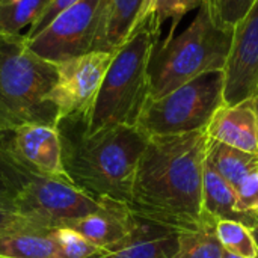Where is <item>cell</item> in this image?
Masks as SVG:
<instances>
[{
    "mask_svg": "<svg viewBox=\"0 0 258 258\" xmlns=\"http://www.w3.org/2000/svg\"><path fill=\"white\" fill-rule=\"evenodd\" d=\"M206 163L236 189L246 175L258 171V154L237 150L209 138Z\"/></svg>",
    "mask_w": 258,
    "mask_h": 258,
    "instance_id": "cell-17",
    "label": "cell"
},
{
    "mask_svg": "<svg viewBox=\"0 0 258 258\" xmlns=\"http://www.w3.org/2000/svg\"><path fill=\"white\" fill-rule=\"evenodd\" d=\"M203 3L204 0H153L148 18L157 32H162V26L171 20L168 36H172L183 17L194 9H200Z\"/></svg>",
    "mask_w": 258,
    "mask_h": 258,
    "instance_id": "cell-23",
    "label": "cell"
},
{
    "mask_svg": "<svg viewBox=\"0 0 258 258\" xmlns=\"http://www.w3.org/2000/svg\"><path fill=\"white\" fill-rule=\"evenodd\" d=\"M107 201L89 195L71 181L32 174L14 201V209L51 230L103 210Z\"/></svg>",
    "mask_w": 258,
    "mask_h": 258,
    "instance_id": "cell-7",
    "label": "cell"
},
{
    "mask_svg": "<svg viewBox=\"0 0 258 258\" xmlns=\"http://www.w3.org/2000/svg\"><path fill=\"white\" fill-rule=\"evenodd\" d=\"M51 237L56 243L59 258H98L106 254L88 239L68 227L51 228Z\"/></svg>",
    "mask_w": 258,
    "mask_h": 258,
    "instance_id": "cell-24",
    "label": "cell"
},
{
    "mask_svg": "<svg viewBox=\"0 0 258 258\" xmlns=\"http://www.w3.org/2000/svg\"><path fill=\"white\" fill-rule=\"evenodd\" d=\"M177 248V230L138 216L132 234L98 258H172Z\"/></svg>",
    "mask_w": 258,
    "mask_h": 258,
    "instance_id": "cell-14",
    "label": "cell"
},
{
    "mask_svg": "<svg viewBox=\"0 0 258 258\" xmlns=\"http://www.w3.org/2000/svg\"><path fill=\"white\" fill-rule=\"evenodd\" d=\"M257 103H258V100H257Z\"/></svg>",
    "mask_w": 258,
    "mask_h": 258,
    "instance_id": "cell-32",
    "label": "cell"
},
{
    "mask_svg": "<svg viewBox=\"0 0 258 258\" xmlns=\"http://www.w3.org/2000/svg\"><path fill=\"white\" fill-rule=\"evenodd\" d=\"M17 230H36L48 231V228L39 225L38 222L17 213L12 206L0 203V233L3 231H17Z\"/></svg>",
    "mask_w": 258,
    "mask_h": 258,
    "instance_id": "cell-27",
    "label": "cell"
},
{
    "mask_svg": "<svg viewBox=\"0 0 258 258\" xmlns=\"http://www.w3.org/2000/svg\"><path fill=\"white\" fill-rule=\"evenodd\" d=\"M224 71H215L203 74L160 98L148 100L136 127L148 138L204 130L224 104Z\"/></svg>",
    "mask_w": 258,
    "mask_h": 258,
    "instance_id": "cell-6",
    "label": "cell"
},
{
    "mask_svg": "<svg viewBox=\"0 0 258 258\" xmlns=\"http://www.w3.org/2000/svg\"><path fill=\"white\" fill-rule=\"evenodd\" d=\"M8 147L32 174L71 181L63 165L60 127L47 124L21 125L12 132V141Z\"/></svg>",
    "mask_w": 258,
    "mask_h": 258,
    "instance_id": "cell-11",
    "label": "cell"
},
{
    "mask_svg": "<svg viewBox=\"0 0 258 258\" xmlns=\"http://www.w3.org/2000/svg\"><path fill=\"white\" fill-rule=\"evenodd\" d=\"M106 3L107 0H80L27 41L29 48L53 63L97 51Z\"/></svg>",
    "mask_w": 258,
    "mask_h": 258,
    "instance_id": "cell-8",
    "label": "cell"
},
{
    "mask_svg": "<svg viewBox=\"0 0 258 258\" xmlns=\"http://www.w3.org/2000/svg\"><path fill=\"white\" fill-rule=\"evenodd\" d=\"M0 258H6V257H0Z\"/></svg>",
    "mask_w": 258,
    "mask_h": 258,
    "instance_id": "cell-31",
    "label": "cell"
},
{
    "mask_svg": "<svg viewBox=\"0 0 258 258\" xmlns=\"http://www.w3.org/2000/svg\"><path fill=\"white\" fill-rule=\"evenodd\" d=\"M147 144L148 136L128 125L82 133L76 144L62 136L63 165L71 181L89 195L130 204L135 175Z\"/></svg>",
    "mask_w": 258,
    "mask_h": 258,
    "instance_id": "cell-2",
    "label": "cell"
},
{
    "mask_svg": "<svg viewBox=\"0 0 258 258\" xmlns=\"http://www.w3.org/2000/svg\"><path fill=\"white\" fill-rule=\"evenodd\" d=\"M206 132L218 142L258 154L257 100L248 98L237 104H222L212 116Z\"/></svg>",
    "mask_w": 258,
    "mask_h": 258,
    "instance_id": "cell-12",
    "label": "cell"
},
{
    "mask_svg": "<svg viewBox=\"0 0 258 258\" xmlns=\"http://www.w3.org/2000/svg\"><path fill=\"white\" fill-rule=\"evenodd\" d=\"M234 190L236 210L242 215L258 216V171L246 175Z\"/></svg>",
    "mask_w": 258,
    "mask_h": 258,
    "instance_id": "cell-25",
    "label": "cell"
},
{
    "mask_svg": "<svg viewBox=\"0 0 258 258\" xmlns=\"http://www.w3.org/2000/svg\"><path fill=\"white\" fill-rule=\"evenodd\" d=\"M216 237L224 251L243 258H258V245L249 227L234 221H218Z\"/></svg>",
    "mask_w": 258,
    "mask_h": 258,
    "instance_id": "cell-22",
    "label": "cell"
},
{
    "mask_svg": "<svg viewBox=\"0 0 258 258\" xmlns=\"http://www.w3.org/2000/svg\"><path fill=\"white\" fill-rule=\"evenodd\" d=\"M51 230H17L0 233V257L59 258Z\"/></svg>",
    "mask_w": 258,
    "mask_h": 258,
    "instance_id": "cell-18",
    "label": "cell"
},
{
    "mask_svg": "<svg viewBox=\"0 0 258 258\" xmlns=\"http://www.w3.org/2000/svg\"><path fill=\"white\" fill-rule=\"evenodd\" d=\"M138 216L132 212L128 204L109 200L103 210L73 221L65 227L77 231L91 243L107 252L132 234Z\"/></svg>",
    "mask_w": 258,
    "mask_h": 258,
    "instance_id": "cell-13",
    "label": "cell"
},
{
    "mask_svg": "<svg viewBox=\"0 0 258 258\" xmlns=\"http://www.w3.org/2000/svg\"><path fill=\"white\" fill-rule=\"evenodd\" d=\"M159 42L160 32L147 18L113 53L95 103L83 122V135L116 125H138L150 100L148 67Z\"/></svg>",
    "mask_w": 258,
    "mask_h": 258,
    "instance_id": "cell-5",
    "label": "cell"
},
{
    "mask_svg": "<svg viewBox=\"0 0 258 258\" xmlns=\"http://www.w3.org/2000/svg\"><path fill=\"white\" fill-rule=\"evenodd\" d=\"M113 53L91 51L57 65V82L51 91V101L63 121L85 122L101 88Z\"/></svg>",
    "mask_w": 258,
    "mask_h": 258,
    "instance_id": "cell-9",
    "label": "cell"
},
{
    "mask_svg": "<svg viewBox=\"0 0 258 258\" xmlns=\"http://www.w3.org/2000/svg\"><path fill=\"white\" fill-rule=\"evenodd\" d=\"M153 0H107L97 51L115 53L148 18Z\"/></svg>",
    "mask_w": 258,
    "mask_h": 258,
    "instance_id": "cell-15",
    "label": "cell"
},
{
    "mask_svg": "<svg viewBox=\"0 0 258 258\" xmlns=\"http://www.w3.org/2000/svg\"><path fill=\"white\" fill-rule=\"evenodd\" d=\"M216 222L201 215L198 228L178 231V248L172 258H222L224 249L215 233Z\"/></svg>",
    "mask_w": 258,
    "mask_h": 258,
    "instance_id": "cell-19",
    "label": "cell"
},
{
    "mask_svg": "<svg viewBox=\"0 0 258 258\" xmlns=\"http://www.w3.org/2000/svg\"><path fill=\"white\" fill-rule=\"evenodd\" d=\"M203 215L215 221L240 222L251 230L258 225V216L242 215L236 210V190L207 163L203 181Z\"/></svg>",
    "mask_w": 258,
    "mask_h": 258,
    "instance_id": "cell-16",
    "label": "cell"
},
{
    "mask_svg": "<svg viewBox=\"0 0 258 258\" xmlns=\"http://www.w3.org/2000/svg\"><path fill=\"white\" fill-rule=\"evenodd\" d=\"M80 0H50V3L47 5V8L42 11V14L35 20V23L29 27L27 33L24 35L27 41L33 39L38 33H41L57 15H60L62 12H65L67 9H70L71 6H74L76 3H79Z\"/></svg>",
    "mask_w": 258,
    "mask_h": 258,
    "instance_id": "cell-28",
    "label": "cell"
},
{
    "mask_svg": "<svg viewBox=\"0 0 258 258\" xmlns=\"http://www.w3.org/2000/svg\"><path fill=\"white\" fill-rule=\"evenodd\" d=\"M234 27L219 21L210 0H204L194 21L180 33L166 36L151 54L150 100L160 98L207 73L224 71Z\"/></svg>",
    "mask_w": 258,
    "mask_h": 258,
    "instance_id": "cell-3",
    "label": "cell"
},
{
    "mask_svg": "<svg viewBox=\"0 0 258 258\" xmlns=\"http://www.w3.org/2000/svg\"><path fill=\"white\" fill-rule=\"evenodd\" d=\"M57 65L33 53L24 35L0 33V139L26 124L60 127L50 95Z\"/></svg>",
    "mask_w": 258,
    "mask_h": 258,
    "instance_id": "cell-4",
    "label": "cell"
},
{
    "mask_svg": "<svg viewBox=\"0 0 258 258\" xmlns=\"http://www.w3.org/2000/svg\"><path fill=\"white\" fill-rule=\"evenodd\" d=\"M224 77V104L258 100V0L234 26Z\"/></svg>",
    "mask_w": 258,
    "mask_h": 258,
    "instance_id": "cell-10",
    "label": "cell"
},
{
    "mask_svg": "<svg viewBox=\"0 0 258 258\" xmlns=\"http://www.w3.org/2000/svg\"><path fill=\"white\" fill-rule=\"evenodd\" d=\"M252 233H254V237H255V240H257V245H258V225L255 228H252Z\"/></svg>",
    "mask_w": 258,
    "mask_h": 258,
    "instance_id": "cell-30",
    "label": "cell"
},
{
    "mask_svg": "<svg viewBox=\"0 0 258 258\" xmlns=\"http://www.w3.org/2000/svg\"><path fill=\"white\" fill-rule=\"evenodd\" d=\"M30 177L32 172L23 166L9 147L0 141V203L14 207V201Z\"/></svg>",
    "mask_w": 258,
    "mask_h": 258,
    "instance_id": "cell-21",
    "label": "cell"
},
{
    "mask_svg": "<svg viewBox=\"0 0 258 258\" xmlns=\"http://www.w3.org/2000/svg\"><path fill=\"white\" fill-rule=\"evenodd\" d=\"M222 258H243V257H239V255H234V254H230V252L224 251V252H222Z\"/></svg>",
    "mask_w": 258,
    "mask_h": 258,
    "instance_id": "cell-29",
    "label": "cell"
},
{
    "mask_svg": "<svg viewBox=\"0 0 258 258\" xmlns=\"http://www.w3.org/2000/svg\"><path fill=\"white\" fill-rule=\"evenodd\" d=\"M210 3L219 21L234 27L248 14L255 0H210Z\"/></svg>",
    "mask_w": 258,
    "mask_h": 258,
    "instance_id": "cell-26",
    "label": "cell"
},
{
    "mask_svg": "<svg viewBox=\"0 0 258 258\" xmlns=\"http://www.w3.org/2000/svg\"><path fill=\"white\" fill-rule=\"evenodd\" d=\"M50 0H0V33L18 35L32 26Z\"/></svg>",
    "mask_w": 258,
    "mask_h": 258,
    "instance_id": "cell-20",
    "label": "cell"
},
{
    "mask_svg": "<svg viewBox=\"0 0 258 258\" xmlns=\"http://www.w3.org/2000/svg\"><path fill=\"white\" fill-rule=\"evenodd\" d=\"M207 132L150 136L133 181L132 212L177 231L201 224Z\"/></svg>",
    "mask_w": 258,
    "mask_h": 258,
    "instance_id": "cell-1",
    "label": "cell"
}]
</instances>
